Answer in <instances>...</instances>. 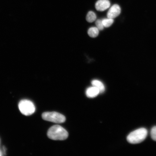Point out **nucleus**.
<instances>
[{"instance_id": "obj_1", "label": "nucleus", "mask_w": 156, "mask_h": 156, "mask_svg": "<svg viewBox=\"0 0 156 156\" xmlns=\"http://www.w3.org/2000/svg\"><path fill=\"white\" fill-rule=\"evenodd\" d=\"M47 135L50 139L54 140H64L68 136V132L65 129L59 125L52 126L48 132Z\"/></svg>"}, {"instance_id": "obj_2", "label": "nucleus", "mask_w": 156, "mask_h": 156, "mask_svg": "<svg viewBox=\"0 0 156 156\" xmlns=\"http://www.w3.org/2000/svg\"><path fill=\"white\" fill-rule=\"evenodd\" d=\"M147 129L145 128H141L130 133L127 137V140L131 144L141 143L146 139L147 135Z\"/></svg>"}, {"instance_id": "obj_3", "label": "nucleus", "mask_w": 156, "mask_h": 156, "mask_svg": "<svg viewBox=\"0 0 156 156\" xmlns=\"http://www.w3.org/2000/svg\"><path fill=\"white\" fill-rule=\"evenodd\" d=\"M19 108L21 113L26 116L34 114L36 109L34 103L27 99L20 101L19 104Z\"/></svg>"}, {"instance_id": "obj_4", "label": "nucleus", "mask_w": 156, "mask_h": 156, "mask_svg": "<svg viewBox=\"0 0 156 156\" xmlns=\"http://www.w3.org/2000/svg\"><path fill=\"white\" fill-rule=\"evenodd\" d=\"M42 118L45 120L56 123H62L66 120L63 115L55 112H45L42 114Z\"/></svg>"}, {"instance_id": "obj_5", "label": "nucleus", "mask_w": 156, "mask_h": 156, "mask_svg": "<svg viewBox=\"0 0 156 156\" xmlns=\"http://www.w3.org/2000/svg\"><path fill=\"white\" fill-rule=\"evenodd\" d=\"M120 13V7L118 5L115 4L109 9L107 13V16L108 18L114 19L118 17Z\"/></svg>"}, {"instance_id": "obj_6", "label": "nucleus", "mask_w": 156, "mask_h": 156, "mask_svg": "<svg viewBox=\"0 0 156 156\" xmlns=\"http://www.w3.org/2000/svg\"><path fill=\"white\" fill-rule=\"evenodd\" d=\"M110 3L108 0H98L95 4V8L97 11H103L109 8Z\"/></svg>"}, {"instance_id": "obj_7", "label": "nucleus", "mask_w": 156, "mask_h": 156, "mask_svg": "<svg viewBox=\"0 0 156 156\" xmlns=\"http://www.w3.org/2000/svg\"><path fill=\"white\" fill-rule=\"evenodd\" d=\"M99 93L100 92L99 90L93 86L88 88L86 91L87 96L89 98H94L96 97Z\"/></svg>"}, {"instance_id": "obj_8", "label": "nucleus", "mask_w": 156, "mask_h": 156, "mask_svg": "<svg viewBox=\"0 0 156 156\" xmlns=\"http://www.w3.org/2000/svg\"><path fill=\"white\" fill-rule=\"evenodd\" d=\"M91 84L93 86L97 88L99 90L100 93L104 92L105 90V86L100 81L96 80H93L91 81Z\"/></svg>"}, {"instance_id": "obj_9", "label": "nucleus", "mask_w": 156, "mask_h": 156, "mask_svg": "<svg viewBox=\"0 0 156 156\" xmlns=\"http://www.w3.org/2000/svg\"><path fill=\"white\" fill-rule=\"evenodd\" d=\"M88 34L92 38H95L98 36L99 30L97 27H93L90 28L88 30Z\"/></svg>"}, {"instance_id": "obj_10", "label": "nucleus", "mask_w": 156, "mask_h": 156, "mask_svg": "<svg viewBox=\"0 0 156 156\" xmlns=\"http://www.w3.org/2000/svg\"><path fill=\"white\" fill-rule=\"evenodd\" d=\"M97 16L96 14L93 11H89L87 16L86 20L87 22L92 23L96 20Z\"/></svg>"}, {"instance_id": "obj_11", "label": "nucleus", "mask_w": 156, "mask_h": 156, "mask_svg": "<svg viewBox=\"0 0 156 156\" xmlns=\"http://www.w3.org/2000/svg\"><path fill=\"white\" fill-rule=\"evenodd\" d=\"M102 22L105 27L108 28L112 24L114 23V19L108 18L102 20Z\"/></svg>"}, {"instance_id": "obj_12", "label": "nucleus", "mask_w": 156, "mask_h": 156, "mask_svg": "<svg viewBox=\"0 0 156 156\" xmlns=\"http://www.w3.org/2000/svg\"><path fill=\"white\" fill-rule=\"evenodd\" d=\"M95 25H96L97 27L99 30H103L104 28V26H103L102 22V20H97L95 22Z\"/></svg>"}, {"instance_id": "obj_13", "label": "nucleus", "mask_w": 156, "mask_h": 156, "mask_svg": "<svg viewBox=\"0 0 156 156\" xmlns=\"http://www.w3.org/2000/svg\"><path fill=\"white\" fill-rule=\"evenodd\" d=\"M151 136L152 139L156 141V126H154L151 129Z\"/></svg>"}, {"instance_id": "obj_14", "label": "nucleus", "mask_w": 156, "mask_h": 156, "mask_svg": "<svg viewBox=\"0 0 156 156\" xmlns=\"http://www.w3.org/2000/svg\"><path fill=\"white\" fill-rule=\"evenodd\" d=\"M1 152H0V155H1Z\"/></svg>"}]
</instances>
